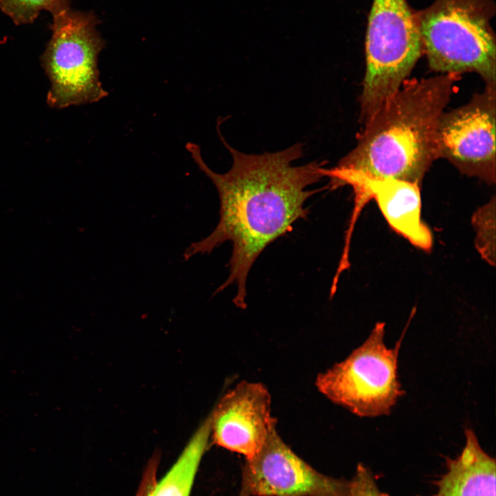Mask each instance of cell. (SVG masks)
I'll return each instance as SVG.
<instances>
[{"label": "cell", "instance_id": "5bb4252c", "mask_svg": "<svg viewBox=\"0 0 496 496\" xmlns=\"http://www.w3.org/2000/svg\"><path fill=\"white\" fill-rule=\"evenodd\" d=\"M472 225L475 231V245L486 262L495 265V198L477 209L473 215Z\"/></svg>", "mask_w": 496, "mask_h": 496}, {"label": "cell", "instance_id": "52a82bcc", "mask_svg": "<svg viewBox=\"0 0 496 496\" xmlns=\"http://www.w3.org/2000/svg\"><path fill=\"white\" fill-rule=\"evenodd\" d=\"M496 88L485 87L465 105L444 112L438 121L437 158L488 184L496 178Z\"/></svg>", "mask_w": 496, "mask_h": 496}, {"label": "cell", "instance_id": "5b68a950", "mask_svg": "<svg viewBox=\"0 0 496 496\" xmlns=\"http://www.w3.org/2000/svg\"><path fill=\"white\" fill-rule=\"evenodd\" d=\"M405 332L389 348L384 342L385 324L376 323L347 358L318 375V391L357 416L389 415L404 394L398 378V356Z\"/></svg>", "mask_w": 496, "mask_h": 496}, {"label": "cell", "instance_id": "7c38bea8", "mask_svg": "<svg viewBox=\"0 0 496 496\" xmlns=\"http://www.w3.org/2000/svg\"><path fill=\"white\" fill-rule=\"evenodd\" d=\"M211 437L209 416L191 437L180 455L148 496H189Z\"/></svg>", "mask_w": 496, "mask_h": 496}, {"label": "cell", "instance_id": "9c48e42d", "mask_svg": "<svg viewBox=\"0 0 496 496\" xmlns=\"http://www.w3.org/2000/svg\"><path fill=\"white\" fill-rule=\"evenodd\" d=\"M322 172L324 176L329 178V189L349 185L354 191L355 207L349 229H352L360 207L373 198L393 230L414 246L424 251L431 249L432 235L421 219L419 184L392 178L373 177L337 166L324 168Z\"/></svg>", "mask_w": 496, "mask_h": 496}, {"label": "cell", "instance_id": "3957f363", "mask_svg": "<svg viewBox=\"0 0 496 496\" xmlns=\"http://www.w3.org/2000/svg\"><path fill=\"white\" fill-rule=\"evenodd\" d=\"M495 0H434L415 10L423 54L440 74L477 73L496 88Z\"/></svg>", "mask_w": 496, "mask_h": 496}, {"label": "cell", "instance_id": "4fadbf2b", "mask_svg": "<svg viewBox=\"0 0 496 496\" xmlns=\"http://www.w3.org/2000/svg\"><path fill=\"white\" fill-rule=\"evenodd\" d=\"M0 9L17 25L34 22L41 10L52 18L70 9L69 0H0Z\"/></svg>", "mask_w": 496, "mask_h": 496}, {"label": "cell", "instance_id": "9a60e30c", "mask_svg": "<svg viewBox=\"0 0 496 496\" xmlns=\"http://www.w3.org/2000/svg\"><path fill=\"white\" fill-rule=\"evenodd\" d=\"M351 481L349 496H382L375 476L371 471L362 464L357 466Z\"/></svg>", "mask_w": 496, "mask_h": 496}, {"label": "cell", "instance_id": "6da1fadb", "mask_svg": "<svg viewBox=\"0 0 496 496\" xmlns=\"http://www.w3.org/2000/svg\"><path fill=\"white\" fill-rule=\"evenodd\" d=\"M218 134L231 158L225 173L214 172L202 156L200 146L187 143L186 149L199 169L214 183L220 199V219L212 232L185 249L187 260L198 254L211 253L226 241L233 250L227 279L216 289L221 292L230 285H237L234 303L244 308L246 282L250 269L260 253L276 239L292 230L298 219L306 218V200L321 189L308 190L324 175L325 161H312L293 166L303 154V144L296 143L276 152L246 154L231 146Z\"/></svg>", "mask_w": 496, "mask_h": 496}, {"label": "cell", "instance_id": "30bf717a", "mask_svg": "<svg viewBox=\"0 0 496 496\" xmlns=\"http://www.w3.org/2000/svg\"><path fill=\"white\" fill-rule=\"evenodd\" d=\"M209 417L213 443L246 459L260 451L276 426L270 394L260 382H240L220 399Z\"/></svg>", "mask_w": 496, "mask_h": 496}, {"label": "cell", "instance_id": "8992f818", "mask_svg": "<svg viewBox=\"0 0 496 496\" xmlns=\"http://www.w3.org/2000/svg\"><path fill=\"white\" fill-rule=\"evenodd\" d=\"M92 13L72 10L53 18L52 34L41 56L50 87L47 103L52 108L95 103L108 92L100 80L98 57L105 42Z\"/></svg>", "mask_w": 496, "mask_h": 496}, {"label": "cell", "instance_id": "e0dca14e", "mask_svg": "<svg viewBox=\"0 0 496 496\" xmlns=\"http://www.w3.org/2000/svg\"><path fill=\"white\" fill-rule=\"evenodd\" d=\"M382 496H389V495H388L387 494H386V493H382ZM434 496H435V495H434Z\"/></svg>", "mask_w": 496, "mask_h": 496}, {"label": "cell", "instance_id": "ba28073f", "mask_svg": "<svg viewBox=\"0 0 496 496\" xmlns=\"http://www.w3.org/2000/svg\"><path fill=\"white\" fill-rule=\"evenodd\" d=\"M351 481L319 473L282 440L276 426L263 446L246 459L238 496H349Z\"/></svg>", "mask_w": 496, "mask_h": 496}, {"label": "cell", "instance_id": "8fae6325", "mask_svg": "<svg viewBox=\"0 0 496 496\" xmlns=\"http://www.w3.org/2000/svg\"><path fill=\"white\" fill-rule=\"evenodd\" d=\"M464 434L461 453L446 457V472L435 482V496H495V459L483 450L471 428Z\"/></svg>", "mask_w": 496, "mask_h": 496}, {"label": "cell", "instance_id": "277c9868", "mask_svg": "<svg viewBox=\"0 0 496 496\" xmlns=\"http://www.w3.org/2000/svg\"><path fill=\"white\" fill-rule=\"evenodd\" d=\"M407 0H373L365 37L360 121L367 122L407 80L423 54Z\"/></svg>", "mask_w": 496, "mask_h": 496}, {"label": "cell", "instance_id": "2e32d148", "mask_svg": "<svg viewBox=\"0 0 496 496\" xmlns=\"http://www.w3.org/2000/svg\"><path fill=\"white\" fill-rule=\"evenodd\" d=\"M159 453H155L149 459L142 475L136 496H148L157 482V472L160 464Z\"/></svg>", "mask_w": 496, "mask_h": 496}, {"label": "cell", "instance_id": "7a4b0ae2", "mask_svg": "<svg viewBox=\"0 0 496 496\" xmlns=\"http://www.w3.org/2000/svg\"><path fill=\"white\" fill-rule=\"evenodd\" d=\"M459 75L406 80L364 125L337 167L417 183L436 156V130Z\"/></svg>", "mask_w": 496, "mask_h": 496}]
</instances>
